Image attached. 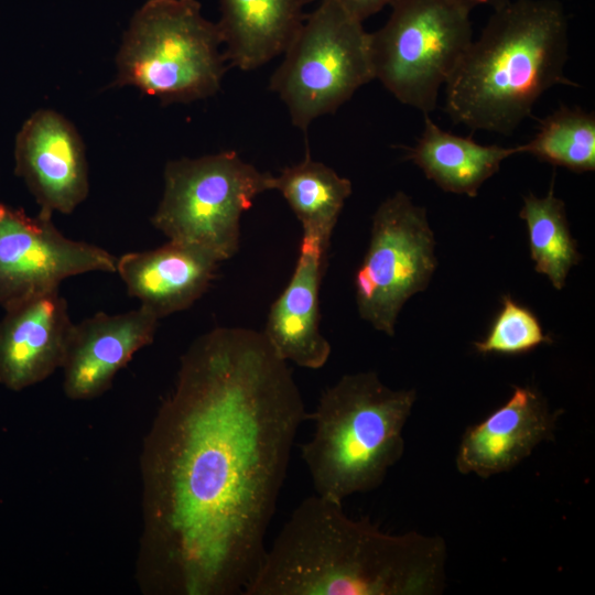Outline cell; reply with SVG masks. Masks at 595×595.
Returning a JSON list of instances; mask_svg holds the SVG:
<instances>
[{
  "label": "cell",
  "instance_id": "obj_1",
  "mask_svg": "<svg viewBox=\"0 0 595 595\" xmlns=\"http://www.w3.org/2000/svg\"><path fill=\"white\" fill-rule=\"evenodd\" d=\"M306 420L293 374L262 332L216 327L190 345L140 459L145 593L245 594Z\"/></svg>",
  "mask_w": 595,
  "mask_h": 595
},
{
  "label": "cell",
  "instance_id": "obj_2",
  "mask_svg": "<svg viewBox=\"0 0 595 595\" xmlns=\"http://www.w3.org/2000/svg\"><path fill=\"white\" fill-rule=\"evenodd\" d=\"M443 538L390 534L314 494L293 510L244 595H435L446 585Z\"/></svg>",
  "mask_w": 595,
  "mask_h": 595
},
{
  "label": "cell",
  "instance_id": "obj_3",
  "mask_svg": "<svg viewBox=\"0 0 595 595\" xmlns=\"http://www.w3.org/2000/svg\"><path fill=\"white\" fill-rule=\"evenodd\" d=\"M569 22L558 0H510L494 10L445 85V111L473 131L511 134L565 77Z\"/></svg>",
  "mask_w": 595,
  "mask_h": 595
},
{
  "label": "cell",
  "instance_id": "obj_4",
  "mask_svg": "<svg viewBox=\"0 0 595 595\" xmlns=\"http://www.w3.org/2000/svg\"><path fill=\"white\" fill-rule=\"evenodd\" d=\"M414 389L394 390L377 372L344 375L320 396L301 446L315 494L342 502L378 488L404 453Z\"/></svg>",
  "mask_w": 595,
  "mask_h": 595
},
{
  "label": "cell",
  "instance_id": "obj_5",
  "mask_svg": "<svg viewBox=\"0 0 595 595\" xmlns=\"http://www.w3.org/2000/svg\"><path fill=\"white\" fill-rule=\"evenodd\" d=\"M218 24L196 0H149L134 14L117 55L116 86H133L162 104L216 94L226 72Z\"/></svg>",
  "mask_w": 595,
  "mask_h": 595
},
{
  "label": "cell",
  "instance_id": "obj_6",
  "mask_svg": "<svg viewBox=\"0 0 595 595\" xmlns=\"http://www.w3.org/2000/svg\"><path fill=\"white\" fill-rule=\"evenodd\" d=\"M163 177L153 227L169 240L205 249L223 262L237 253L241 216L269 190L271 174L236 151H223L172 160Z\"/></svg>",
  "mask_w": 595,
  "mask_h": 595
},
{
  "label": "cell",
  "instance_id": "obj_7",
  "mask_svg": "<svg viewBox=\"0 0 595 595\" xmlns=\"http://www.w3.org/2000/svg\"><path fill=\"white\" fill-rule=\"evenodd\" d=\"M270 78L292 123L306 131L335 112L374 78L369 33L333 0H321L304 21Z\"/></svg>",
  "mask_w": 595,
  "mask_h": 595
},
{
  "label": "cell",
  "instance_id": "obj_8",
  "mask_svg": "<svg viewBox=\"0 0 595 595\" xmlns=\"http://www.w3.org/2000/svg\"><path fill=\"white\" fill-rule=\"evenodd\" d=\"M369 33L374 78L401 104L432 112L473 41L469 12L452 0H397Z\"/></svg>",
  "mask_w": 595,
  "mask_h": 595
},
{
  "label": "cell",
  "instance_id": "obj_9",
  "mask_svg": "<svg viewBox=\"0 0 595 595\" xmlns=\"http://www.w3.org/2000/svg\"><path fill=\"white\" fill-rule=\"evenodd\" d=\"M436 266L425 208L396 192L372 216L368 249L354 278L359 316L393 336L401 309L428 288Z\"/></svg>",
  "mask_w": 595,
  "mask_h": 595
},
{
  "label": "cell",
  "instance_id": "obj_10",
  "mask_svg": "<svg viewBox=\"0 0 595 595\" xmlns=\"http://www.w3.org/2000/svg\"><path fill=\"white\" fill-rule=\"evenodd\" d=\"M109 251L64 236L52 215L29 216L0 201V306L60 289L67 278L116 272Z\"/></svg>",
  "mask_w": 595,
  "mask_h": 595
},
{
  "label": "cell",
  "instance_id": "obj_11",
  "mask_svg": "<svg viewBox=\"0 0 595 595\" xmlns=\"http://www.w3.org/2000/svg\"><path fill=\"white\" fill-rule=\"evenodd\" d=\"M15 172L45 214H71L89 193L80 136L66 118L50 109L34 112L21 128Z\"/></svg>",
  "mask_w": 595,
  "mask_h": 595
},
{
  "label": "cell",
  "instance_id": "obj_12",
  "mask_svg": "<svg viewBox=\"0 0 595 595\" xmlns=\"http://www.w3.org/2000/svg\"><path fill=\"white\" fill-rule=\"evenodd\" d=\"M159 317L144 306L120 313L98 312L73 324L63 361V389L72 400L107 391L117 372L153 343Z\"/></svg>",
  "mask_w": 595,
  "mask_h": 595
},
{
  "label": "cell",
  "instance_id": "obj_13",
  "mask_svg": "<svg viewBox=\"0 0 595 595\" xmlns=\"http://www.w3.org/2000/svg\"><path fill=\"white\" fill-rule=\"evenodd\" d=\"M559 416L537 390L515 387L506 403L466 429L455 458L457 470L480 478L511 470L539 444L554 439Z\"/></svg>",
  "mask_w": 595,
  "mask_h": 595
},
{
  "label": "cell",
  "instance_id": "obj_14",
  "mask_svg": "<svg viewBox=\"0 0 595 595\" xmlns=\"http://www.w3.org/2000/svg\"><path fill=\"white\" fill-rule=\"evenodd\" d=\"M4 311L0 320V383L20 391L62 368L74 323L60 289Z\"/></svg>",
  "mask_w": 595,
  "mask_h": 595
},
{
  "label": "cell",
  "instance_id": "obj_15",
  "mask_svg": "<svg viewBox=\"0 0 595 595\" xmlns=\"http://www.w3.org/2000/svg\"><path fill=\"white\" fill-rule=\"evenodd\" d=\"M328 247L329 242L303 234L292 277L270 306L262 331L280 358L307 369L322 368L332 351L320 329V289Z\"/></svg>",
  "mask_w": 595,
  "mask_h": 595
},
{
  "label": "cell",
  "instance_id": "obj_16",
  "mask_svg": "<svg viewBox=\"0 0 595 595\" xmlns=\"http://www.w3.org/2000/svg\"><path fill=\"white\" fill-rule=\"evenodd\" d=\"M220 261L196 246L169 240L117 258L127 293L159 318L191 307L208 290Z\"/></svg>",
  "mask_w": 595,
  "mask_h": 595
},
{
  "label": "cell",
  "instance_id": "obj_17",
  "mask_svg": "<svg viewBox=\"0 0 595 595\" xmlns=\"http://www.w3.org/2000/svg\"><path fill=\"white\" fill-rule=\"evenodd\" d=\"M305 0H219L226 60L252 71L283 54L301 28Z\"/></svg>",
  "mask_w": 595,
  "mask_h": 595
},
{
  "label": "cell",
  "instance_id": "obj_18",
  "mask_svg": "<svg viewBox=\"0 0 595 595\" xmlns=\"http://www.w3.org/2000/svg\"><path fill=\"white\" fill-rule=\"evenodd\" d=\"M519 153V145L480 144L445 131L424 115L423 131L415 145L408 149L407 159L443 191L475 197L501 163Z\"/></svg>",
  "mask_w": 595,
  "mask_h": 595
},
{
  "label": "cell",
  "instance_id": "obj_19",
  "mask_svg": "<svg viewBox=\"0 0 595 595\" xmlns=\"http://www.w3.org/2000/svg\"><path fill=\"white\" fill-rule=\"evenodd\" d=\"M269 190L284 197L303 227V234L331 242L333 230L346 199L351 182L326 164L315 161L307 151L304 159L272 175Z\"/></svg>",
  "mask_w": 595,
  "mask_h": 595
},
{
  "label": "cell",
  "instance_id": "obj_20",
  "mask_svg": "<svg viewBox=\"0 0 595 595\" xmlns=\"http://www.w3.org/2000/svg\"><path fill=\"white\" fill-rule=\"evenodd\" d=\"M519 216L527 226L536 271L545 275L554 289L562 290L582 256L570 231L565 204L554 195L553 183L543 197L532 193L524 196Z\"/></svg>",
  "mask_w": 595,
  "mask_h": 595
},
{
  "label": "cell",
  "instance_id": "obj_21",
  "mask_svg": "<svg viewBox=\"0 0 595 595\" xmlns=\"http://www.w3.org/2000/svg\"><path fill=\"white\" fill-rule=\"evenodd\" d=\"M520 153L575 173L595 170V116L578 107L561 106L549 115Z\"/></svg>",
  "mask_w": 595,
  "mask_h": 595
},
{
  "label": "cell",
  "instance_id": "obj_22",
  "mask_svg": "<svg viewBox=\"0 0 595 595\" xmlns=\"http://www.w3.org/2000/svg\"><path fill=\"white\" fill-rule=\"evenodd\" d=\"M551 343L538 317L528 307L505 295L486 337L475 342V349L483 355H520L542 344Z\"/></svg>",
  "mask_w": 595,
  "mask_h": 595
},
{
  "label": "cell",
  "instance_id": "obj_23",
  "mask_svg": "<svg viewBox=\"0 0 595 595\" xmlns=\"http://www.w3.org/2000/svg\"><path fill=\"white\" fill-rule=\"evenodd\" d=\"M356 20L364 22L397 0H333Z\"/></svg>",
  "mask_w": 595,
  "mask_h": 595
},
{
  "label": "cell",
  "instance_id": "obj_24",
  "mask_svg": "<svg viewBox=\"0 0 595 595\" xmlns=\"http://www.w3.org/2000/svg\"><path fill=\"white\" fill-rule=\"evenodd\" d=\"M455 4L461 7L467 12H472L473 9L479 6H488L491 7L493 10H496L506 3H508L510 0H452Z\"/></svg>",
  "mask_w": 595,
  "mask_h": 595
}]
</instances>
